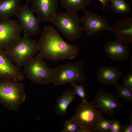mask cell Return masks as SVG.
Listing matches in <instances>:
<instances>
[{
	"label": "cell",
	"instance_id": "6da1fadb",
	"mask_svg": "<svg viewBox=\"0 0 132 132\" xmlns=\"http://www.w3.org/2000/svg\"><path fill=\"white\" fill-rule=\"evenodd\" d=\"M37 43L40 54L54 62L73 59L79 51L77 45L65 41L52 26L44 27Z\"/></svg>",
	"mask_w": 132,
	"mask_h": 132
},
{
	"label": "cell",
	"instance_id": "7a4b0ae2",
	"mask_svg": "<svg viewBox=\"0 0 132 132\" xmlns=\"http://www.w3.org/2000/svg\"><path fill=\"white\" fill-rule=\"evenodd\" d=\"M26 99L25 86L22 81L0 79V103L9 110L16 111Z\"/></svg>",
	"mask_w": 132,
	"mask_h": 132
},
{
	"label": "cell",
	"instance_id": "3957f363",
	"mask_svg": "<svg viewBox=\"0 0 132 132\" xmlns=\"http://www.w3.org/2000/svg\"><path fill=\"white\" fill-rule=\"evenodd\" d=\"M7 57L19 68L23 67L27 62L39 51L38 43L24 34L15 43L4 50Z\"/></svg>",
	"mask_w": 132,
	"mask_h": 132
},
{
	"label": "cell",
	"instance_id": "277c9868",
	"mask_svg": "<svg viewBox=\"0 0 132 132\" xmlns=\"http://www.w3.org/2000/svg\"><path fill=\"white\" fill-rule=\"evenodd\" d=\"M83 61L68 63L52 69V83L56 86L79 82L83 85L86 78L83 68Z\"/></svg>",
	"mask_w": 132,
	"mask_h": 132
},
{
	"label": "cell",
	"instance_id": "5b68a950",
	"mask_svg": "<svg viewBox=\"0 0 132 132\" xmlns=\"http://www.w3.org/2000/svg\"><path fill=\"white\" fill-rule=\"evenodd\" d=\"M40 54L34 56L26 63L22 73L31 82L39 84L52 83V69L48 66Z\"/></svg>",
	"mask_w": 132,
	"mask_h": 132
},
{
	"label": "cell",
	"instance_id": "8992f818",
	"mask_svg": "<svg viewBox=\"0 0 132 132\" xmlns=\"http://www.w3.org/2000/svg\"><path fill=\"white\" fill-rule=\"evenodd\" d=\"M69 40L74 41L81 37L83 30L81 19L76 13L66 11L56 14L51 21Z\"/></svg>",
	"mask_w": 132,
	"mask_h": 132
},
{
	"label": "cell",
	"instance_id": "52a82bcc",
	"mask_svg": "<svg viewBox=\"0 0 132 132\" xmlns=\"http://www.w3.org/2000/svg\"><path fill=\"white\" fill-rule=\"evenodd\" d=\"M103 118L102 114L96 108L92 101L79 104L71 118L79 127L93 130L100 120Z\"/></svg>",
	"mask_w": 132,
	"mask_h": 132
},
{
	"label": "cell",
	"instance_id": "ba28073f",
	"mask_svg": "<svg viewBox=\"0 0 132 132\" xmlns=\"http://www.w3.org/2000/svg\"><path fill=\"white\" fill-rule=\"evenodd\" d=\"M96 108L102 114L113 118L124 107L116 95L102 90L96 93L93 100Z\"/></svg>",
	"mask_w": 132,
	"mask_h": 132
},
{
	"label": "cell",
	"instance_id": "9c48e42d",
	"mask_svg": "<svg viewBox=\"0 0 132 132\" xmlns=\"http://www.w3.org/2000/svg\"><path fill=\"white\" fill-rule=\"evenodd\" d=\"M22 31L16 20L0 18V50H4L18 41Z\"/></svg>",
	"mask_w": 132,
	"mask_h": 132
},
{
	"label": "cell",
	"instance_id": "30bf717a",
	"mask_svg": "<svg viewBox=\"0 0 132 132\" xmlns=\"http://www.w3.org/2000/svg\"><path fill=\"white\" fill-rule=\"evenodd\" d=\"M84 11V15L81 19L82 27L86 34L88 36L100 33L104 31H111V27L106 19L93 12Z\"/></svg>",
	"mask_w": 132,
	"mask_h": 132
},
{
	"label": "cell",
	"instance_id": "8fae6325",
	"mask_svg": "<svg viewBox=\"0 0 132 132\" xmlns=\"http://www.w3.org/2000/svg\"><path fill=\"white\" fill-rule=\"evenodd\" d=\"M28 4L20 5L18 13L16 16L19 23L24 34L28 36H34L38 33L41 27L39 25L40 20L34 15Z\"/></svg>",
	"mask_w": 132,
	"mask_h": 132
},
{
	"label": "cell",
	"instance_id": "7c38bea8",
	"mask_svg": "<svg viewBox=\"0 0 132 132\" xmlns=\"http://www.w3.org/2000/svg\"><path fill=\"white\" fill-rule=\"evenodd\" d=\"M31 10L40 20L51 21L56 13L58 0H32Z\"/></svg>",
	"mask_w": 132,
	"mask_h": 132
},
{
	"label": "cell",
	"instance_id": "4fadbf2b",
	"mask_svg": "<svg viewBox=\"0 0 132 132\" xmlns=\"http://www.w3.org/2000/svg\"><path fill=\"white\" fill-rule=\"evenodd\" d=\"M24 79L19 68L10 60L4 50H0V79H14L22 82Z\"/></svg>",
	"mask_w": 132,
	"mask_h": 132
},
{
	"label": "cell",
	"instance_id": "5bb4252c",
	"mask_svg": "<svg viewBox=\"0 0 132 132\" xmlns=\"http://www.w3.org/2000/svg\"><path fill=\"white\" fill-rule=\"evenodd\" d=\"M128 48L126 44L117 38L107 43L104 51L110 58L119 62L127 60L131 57Z\"/></svg>",
	"mask_w": 132,
	"mask_h": 132
},
{
	"label": "cell",
	"instance_id": "9a60e30c",
	"mask_svg": "<svg viewBox=\"0 0 132 132\" xmlns=\"http://www.w3.org/2000/svg\"><path fill=\"white\" fill-rule=\"evenodd\" d=\"M111 31L126 44L132 43V18L128 17L116 21L111 27Z\"/></svg>",
	"mask_w": 132,
	"mask_h": 132
},
{
	"label": "cell",
	"instance_id": "2e32d148",
	"mask_svg": "<svg viewBox=\"0 0 132 132\" xmlns=\"http://www.w3.org/2000/svg\"><path fill=\"white\" fill-rule=\"evenodd\" d=\"M122 76L121 70L117 67L100 66L97 72L96 79L103 85L115 86Z\"/></svg>",
	"mask_w": 132,
	"mask_h": 132
},
{
	"label": "cell",
	"instance_id": "e0dca14e",
	"mask_svg": "<svg viewBox=\"0 0 132 132\" xmlns=\"http://www.w3.org/2000/svg\"><path fill=\"white\" fill-rule=\"evenodd\" d=\"M73 89H69L65 90L56 100L55 110L58 115L63 116L67 113V109L70 104L76 98Z\"/></svg>",
	"mask_w": 132,
	"mask_h": 132
},
{
	"label": "cell",
	"instance_id": "ac0fdd59",
	"mask_svg": "<svg viewBox=\"0 0 132 132\" xmlns=\"http://www.w3.org/2000/svg\"><path fill=\"white\" fill-rule=\"evenodd\" d=\"M21 0H0V18H9L18 14Z\"/></svg>",
	"mask_w": 132,
	"mask_h": 132
},
{
	"label": "cell",
	"instance_id": "d6986e66",
	"mask_svg": "<svg viewBox=\"0 0 132 132\" xmlns=\"http://www.w3.org/2000/svg\"><path fill=\"white\" fill-rule=\"evenodd\" d=\"M62 6L67 11L76 13L85 9L90 4L91 0H60Z\"/></svg>",
	"mask_w": 132,
	"mask_h": 132
},
{
	"label": "cell",
	"instance_id": "ffe728a7",
	"mask_svg": "<svg viewBox=\"0 0 132 132\" xmlns=\"http://www.w3.org/2000/svg\"><path fill=\"white\" fill-rule=\"evenodd\" d=\"M111 10L114 13L126 14L131 11L130 6L125 0H110Z\"/></svg>",
	"mask_w": 132,
	"mask_h": 132
},
{
	"label": "cell",
	"instance_id": "44dd1931",
	"mask_svg": "<svg viewBox=\"0 0 132 132\" xmlns=\"http://www.w3.org/2000/svg\"><path fill=\"white\" fill-rule=\"evenodd\" d=\"M117 97H122L128 103L132 104V91L122 85L117 84L115 86Z\"/></svg>",
	"mask_w": 132,
	"mask_h": 132
},
{
	"label": "cell",
	"instance_id": "7402d4cb",
	"mask_svg": "<svg viewBox=\"0 0 132 132\" xmlns=\"http://www.w3.org/2000/svg\"><path fill=\"white\" fill-rule=\"evenodd\" d=\"M75 95H78L80 98L81 103H85L87 101L88 97L87 94L85 87L83 85H78L76 83L71 84Z\"/></svg>",
	"mask_w": 132,
	"mask_h": 132
},
{
	"label": "cell",
	"instance_id": "603a6c76",
	"mask_svg": "<svg viewBox=\"0 0 132 132\" xmlns=\"http://www.w3.org/2000/svg\"><path fill=\"white\" fill-rule=\"evenodd\" d=\"M110 120L109 119H105L104 118L101 119L95 127L94 132H109Z\"/></svg>",
	"mask_w": 132,
	"mask_h": 132
},
{
	"label": "cell",
	"instance_id": "cb8c5ba5",
	"mask_svg": "<svg viewBox=\"0 0 132 132\" xmlns=\"http://www.w3.org/2000/svg\"><path fill=\"white\" fill-rule=\"evenodd\" d=\"M79 126L73 119L66 121L61 132H77Z\"/></svg>",
	"mask_w": 132,
	"mask_h": 132
},
{
	"label": "cell",
	"instance_id": "d4e9b609",
	"mask_svg": "<svg viewBox=\"0 0 132 132\" xmlns=\"http://www.w3.org/2000/svg\"><path fill=\"white\" fill-rule=\"evenodd\" d=\"M122 85L132 91V71H130L122 80Z\"/></svg>",
	"mask_w": 132,
	"mask_h": 132
},
{
	"label": "cell",
	"instance_id": "484cf974",
	"mask_svg": "<svg viewBox=\"0 0 132 132\" xmlns=\"http://www.w3.org/2000/svg\"><path fill=\"white\" fill-rule=\"evenodd\" d=\"M121 123L118 119L111 120L110 128L109 132H121L122 127Z\"/></svg>",
	"mask_w": 132,
	"mask_h": 132
},
{
	"label": "cell",
	"instance_id": "4316f807",
	"mask_svg": "<svg viewBox=\"0 0 132 132\" xmlns=\"http://www.w3.org/2000/svg\"><path fill=\"white\" fill-rule=\"evenodd\" d=\"M121 132H132V124L122 125L121 130Z\"/></svg>",
	"mask_w": 132,
	"mask_h": 132
},
{
	"label": "cell",
	"instance_id": "83f0119b",
	"mask_svg": "<svg viewBox=\"0 0 132 132\" xmlns=\"http://www.w3.org/2000/svg\"><path fill=\"white\" fill-rule=\"evenodd\" d=\"M101 2L103 9L106 11H108L109 9L108 3L110 0H98Z\"/></svg>",
	"mask_w": 132,
	"mask_h": 132
},
{
	"label": "cell",
	"instance_id": "f1b7e54d",
	"mask_svg": "<svg viewBox=\"0 0 132 132\" xmlns=\"http://www.w3.org/2000/svg\"><path fill=\"white\" fill-rule=\"evenodd\" d=\"M129 123L132 124V111H130L129 115Z\"/></svg>",
	"mask_w": 132,
	"mask_h": 132
},
{
	"label": "cell",
	"instance_id": "f546056e",
	"mask_svg": "<svg viewBox=\"0 0 132 132\" xmlns=\"http://www.w3.org/2000/svg\"><path fill=\"white\" fill-rule=\"evenodd\" d=\"M31 0H27V3L28 4L29 2Z\"/></svg>",
	"mask_w": 132,
	"mask_h": 132
},
{
	"label": "cell",
	"instance_id": "4dcf8cb0",
	"mask_svg": "<svg viewBox=\"0 0 132 132\" xmlns=\"http://www.w3.org/2000/svg\"></svg>",
	"mask_w": 132,
	"mask_h": 132
}]
</instances>
